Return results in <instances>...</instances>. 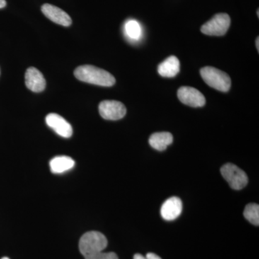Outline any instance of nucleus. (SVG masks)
<instances>
[{
    "label": "nucleus",
    "mask_w": 259,
    "mask_h": 259,
    "mask_svg": "<svg viewBox=\"0 0 259 259\" xmlns=\"http://www.w3.org/2000/svg\"><path fill=\"white\" fill-rule=\"evenodd\" d=\"M74 76L79 81L98 86L112 87L115 83V77L110 73L91 65H84L76 68Z\"/></svg>",
    "instance_id": "obj_1"
},
{
    "label": "nucleus",
    "mask_w": 259,
    "mask_h": 259,
    "mask_svg": "<svg viewBox=\"0 0 259 259\" xmlns=\"http://www.w3.org/2000/svg\"><path fill=\"white\" fill-rule=\"evenodd\" d=\"M107 239L100 232L90 231L80 238L79 248L85 259H93L107 246Z\"/></svg>",
    "instance_id": "obj_2"
},
{
    "label": "nucleus",
    "mask_w": 259,
    "mask_h": 259,
    "mask_svg": "<svg viewBox=\"0 0 259 259\" xmlns=\"http://www.w3.org/2000/svg\"><path fill=\"white\" fill-rule=\"evenodd\" d=\"M200 74L204 82L210 88L223 93L229 91L231 79L226 73L216 68L207 66L201 69Z\"/></svg>",
    "instance_id": "obj_3"
},
{
    "label": "nucleus",
    "mask_w": 259,
    "mask_h": 259,
    "mask_svg": "<svg viewBox=\"0 0 259 259\" xmlns=\"http://www.w3.org/2000/svg\"><path fill=\"white\" fill-rule=\"evenodd\" d=\"M221 171L223 178L233 190H241L248 185V178L246 174L233 163L225 164Z\"/></svg>",
    "instance_id": "obj_4"
},
{
    "label": "nucleus",
    "mask_w": 259,
    "mask_h": 259,
    "mask_svg": "<svg viewBox=\"0 0 259 259\" xmlns=\"http://www.w3.org/2000/svg\"><path fill=\"white\" fill-rule=\"evenodd\" d=\"M230 25L231 18L229 15L226 13H220L204 23L201 28V32L204 35L211 36H222L228 32Z\"/></svg>",
    "instance_id": "obj_5"
},
{
    "label": "nucleus",
    "mask_w": 259,
    "mask_h": 259,
    "mask_svg": "<svg viewBox=\"0 0 259 259\" xmlns=\"http://www.w3.org/2000/svg\"><path fill=\"white\" fill-rule=\"evenodd\" d=\"M99 112L102 118L107 120H118L126 115V107L122 102L105 100L100 102Z\"/></svg>",
    "instance_id": "obj_6"
},
{
    "label": "nucleus",
    "mask_w": 259,
    "mask_h": 259,
    "mask_svg": "<svg viewBox=\"0 0 259 259\" xmlns=\"http://www.w3.org/2000/svg\"><path fill=\"white\" fill-rule=\"evenodd\" d=\"M179 100L186 105L192 107H203L205 97L197 89L191 87H182L177 92Z\"/></svg>",
    "instance_id": "obj_7"
},
{
    "label": "nucleus",
    "mask_w": 259,
    "mask_h": 259,
    "mask_svg": "<svg viewBox=\"0 0 259 259\" xmlns=\"http://www.w3.org/2000/svg\"><path fill=\"white\" fill-rule=\"evenodd\" d=\"M46 122L49 127L63 138L69 139L73 134L71 125L64 117L56 113L49 114L46 117Z\"/></svg>",
    "instance_id": "obj_8"
},
{
    "label": "nucleus",
    "mask_w": 259,
    "mask_h": 259,
    "mask_svg": "<svg viewBox=\"0 0 259 259\" xmlns=\"http://www.w3.org/2000/svg\"><path fill=\"white\" fill-rule=\"evenodd\" d=\"M42 13L51 21L62 26L69 27L72 23L71 17L64 10L50 4H44L41 8Z\"/></svg>",
    "instance_id": "obj_9"
},
{
    "label": "nucleus",
    "mask_w": 259,
    "mask_h": 259,
    "mask_svg": "<svg viewBox=\"0 0 259 259\" xmlns=\"http://www.w3.org/2000/svg\"><path fill=\"white\" fill-rule=\"evenodd\" d=\"M25 84L33 93H40L46 88L45 78L42 73L36 68L30 67L25 73Z\"/></svg>",
    "instance_id": "obj_10"
},
{
    "label": "nucleus",
    "mask_w": 259,
    "mask_h": 259,
    "mask_svg": "<svg viewBox=\"0 0 259 259\" xmlns=\"http://www.w3.org/2000/svg\"><path fill=\"white\" fill-rule=\"evenodd\" d=\"M182 212V202L179 197H172L162 204L161 214L166 221H171L177 219Z\"/></svg>",
    "instance_id": "obj_11"
},
{
    "label": "nucleus",
    "mask_w": 259,
    "mask_h": 259,
    "mask_svg": "<svg viewBox=\"0 0 259 259\" xmlns=\"http://www.w3.org/2000/svg\"><path fill=\"white\" fill-rule=\"evenodd\" d=\"M180 71V62L176 56H171L158 66V74L163 77H175Z\"/></svg>",
    "instance_id": "obj_12"
},
{
    "label": "nucleus",
    "mask_w": 259,
    "mask_h": 259,
    "mask_svg": "<svg viewBox=\"0 0 259 259\" xmlns=\"http://www.w3.org/2000/svg\"><path fill=\"white\" fill-rule=\"evenodd\" d=\"M148 142L154 149L164 151L173 143V136L168 132L155 133L151 135Z\"/></svg>",
    "instance_id": "obj_13"
},
{
    "label": "nucleus",
    "mask_w": 259,
    "mask_h": 259,
    "mask_svg": "<svg viewBox=\"0 0 259 259\" xmlns=\"http://www.w3.org/2000/svg\"><path fill=\"white\" fill-rule=\"evenodd\" d=\"M49 164L52 173L62 174L74 168L75 161L69 156H56L51 160Z\"/></svg>",
    "instance_id": "obj_14"
},
{
    "label": "nucleus",
    "mask_w": 259,
    "mask_h": 259,
    "mask_svg": "<svg viewBox=\"0 0 259 259\" xmlns=\"http://www.w3.org/2000/svg\"><path fill=\"white\" fill-rule=\"evenodd\" d=\"M125 32L131 40H139L142 36V28L139 22L130 20L125 24Z\"/></svg>",
    "instance_id": "obj_15"
},
{
    "label": "nucleus",
    "mask_w": 259,
    "mask_h": 259,
    "mask_svg": "<svg viewBox=\"0 0 259 259\" xmlns=\"http://www.w3.org/2000/svg\"><path fill=\"white\" fill-rule=\"evenodd\" d=\"M243 215L245 219L254 225L258 226L259 225V205L258 204L250 203L246 205L243 212Z\"/></svg>",
    "instance_id": "obj_16"
},
{
    "label": "nucleus",
    "mask_w": 259,
    "mask_h": 259,
    "mask_svg": "<svg viewBox=\"0 0 259 259\" xmlns=\"http://www.w3.org/2000/svg\"><path fill=\"white\" fill-rule=\"evenodd\" d=\"M93 259H118V257L113 252H108V253L100 252V253L95 255Z\"/></svg>",
    "instance_id": "obj_17"
},
{
    "label": "nucleus",
    "mask_w": 259,
    "mask_h": 259,
    "mask_svg": "<svg viewBox=\"0 0 259 259\" xmlns=\"http://www.w3.org/2000/svg\"><path fill=\"white\" fill-rule=\"evenodd\" d=\"M146 257L147 259H162L161 257L158 256V255L155 254V253H147Z\"/></svg>",
    "instance_id": "obj_18"
},
{
    "label": "nucleus",
    "mask_w": 259,
    "mask_h": 259,
    "mask_svg": "<svg viewBox=\"0 0 259 259\" xmlns=\"http://www.w3.org/2000/svg\"><path fill=\"white\" fill-rule=\"evenodd\" d=\"M134 259H147V258L143 255L140 254V253H136L134 255Z\"/></svg>",
    "instance_id": "obj_19"
},
{
    "label": "nucleus",
    "mask_w": 259,
    "mask_h": 259,
    "mask_svg": "<svg viewBox=\"0 0 259 259\" xmlns=\"http://www.w3.org/2000/svg\"><path fill=\"white\" fill-rule=\"evenodd\" d=\"M7 3L5 0H0V9L2 8H4L5 6H6Z\"/></svg>",
    "instance_id": "obj_20"
},
{
    "label": "nucleus",
    "mask_w": 259,
    "mask_h": 259,
    "mask_svg": "<svg viewBox=\"0 0 259 259\" xmlns=\"http://www.w3.org/2000/svg\"><path fill=\"white\" fill-rule=\"evenodd\" d=\"M259 38L257 37L256 40H255V45H256L257 50L259 51Z\"/></svg>",
    "instance_id": "obj_21"
},
{
    "label": "nucleus",
    "mask_w": 259,
    "mask_h": 259,
    "mask_svg": "<svg viewBox=\"0 0 259 259\" xmlns=\"http://www.w3.org/2000/svg\"><path fill=\"white\" fill-rule=\"evenodd\" d=\"M1 259H10V258H8V257H4V258H1Z\"/></svg>",
    "instance_id": "obj_22"
}]
</instances>
